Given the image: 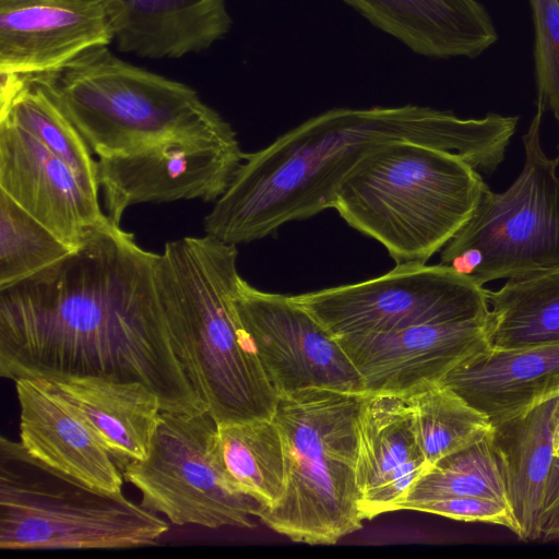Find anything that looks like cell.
I'll return each instance as SVG.
<instances>
[{
	"label": "cell",
	"instance_id": "cell-1",
	"mask_svg": "<svg viewBox=\"0 0 559 559\" xmlns=\"http://www.w3.org/2000/svg\"><path fill=\"white\" fill-rule=\"evenodd\" d=\"M157 254L108 219L60 262L0 289V376L140 382L163 411L207 413L170 342Z\"/></svg>",
	"mask_w": 559,
	"mask_h": 559
},
{
	"label": "cell",
	"instance_id": "cell-2",
	"mask_svg": "<svg viewBox=\"0 0 559 559\" xmlns=\"http://www.w3.org/2000/svg\"><path fill=\"white\" fill-rule=\"evenodd\" d=\"M518 122L515 116L461 118L417 105L330 109L264 148L245 153L227 190L204 217L205 234L237 246L333 209L343 177L370 150L388 142L450 151L491 175L503 162Z\"/></svg>",
	"mask_w": 559,
	"mask_h": 559
},
{
	"label": "cell",
	"instance_id": "cell-3",
	"mask_svg": "<svg viewBox=\"0 0 559 559\" xmlns=\"http://www.w3.org/2000/svg\"><path fill=\"white\" fill-rule=\"evenodd\" d=\"M237 257L205 234L168 241L154 267L174 352L217 425L271 419L280 399L235 307Z\"/></svg>",
	"mask_w": 559,
	"mask_h": 559
},
{
	"label": "cell",
	"instance_id": "cell-4",
	"mask_svg": "<svg viewBox=\"0 0 559 559\" xmlns=\"http://www.w3.org/2000/svg\"><path fill=\"white\" fill-rule=\"evenodd\" d=\"M485 185L456 153L393 141L370 150L343 177L333 209L380 242L395 265L427 263L469 218Z\"/></svg>",
	"mask_w": 559,
	"mask_h": 559
},
{
	"label": "cell",
	"instance_id": "cell-5",
	"mask_svg": "<svg viewBox=\"0 0 559 559\" xmlns=\"http://www.w3.org/2000/svg\"><path fill=\"white\" fill-rule=\"evenodd\" d=\"M366 392L311 386L281 395L274 421L286 454L282 499L260 520L295 543L333 545L365 521L357 484Z\"/></svg>",
	"mask_w": 559,
	"mask_h": 559
},
{
	"label": "cell",
	"instance_id": "cell-6",
	"mask_svg": "<svg viewBox=\"0 0 559 559\" xmlns=\"http://www.w3.org/2000/svg\"><path fill=\"white\" fill-rule=\"evenodd\" d=\"M25 78L51 96L98 158L176 135L234 131L191 86L128 63L108 46Z\"/></svg>",
	"mask_w": 559,
	"mask_h": 559
},
{
	"label": "cell",
	"instance_id": "cell-7",
	"mask_svg": "<svg viewBox=\"0 0 559 559\" xmlns=\"http://www.w3.org/2000/svg\"><path fill=\"white\" fill-rule=\"evenodd\" d=\"M156 513L92 487L0 439V548L151 546L168 531Z\"/></svg>",
	"mask_w": 559,
	"mask_h": 559
},
{
	"label": "cell",
	"instance_id": "cell-8",
	"mask_svg": "<svg viewBox=\"0 0 559 559\" xmlns=\"http://www.w3.org/2000/svg\"><path fill=\"white\" fill-rule=\"evenodd\" d=\"M544 112L536 106L523 135L518 178L501 193L485 185L472 215L441 250L440 264L479 286L559 264V156L543 148Z\"/></svg>",
	"mask_w": 559,
	"mask_h": 559
},
{
	"label": "cell",
	"instance_id": "cell-9",
	"mask_svg": "<svg viewBox=\"0 0 559 559\" xmlns=\"http://www.w3.org/2000/svg\"><path fill=\"white\" fill-rule=\"evenodd\" d=\"M217 424L207 413L163 411L145 459L129 463L123 479L141 506L175 525L252 527L267 507L245 492L225 471L217 451Z\"/></svg>",
	"mask_w": 559,
	"mask_h": 559
},
{
	"label": "cell",
	"instance_id": "cell-10",
	"mask_svg": "<svg viewBox=\"0 0 559 559\" xmlns=\"http://www.w3.org/2000/svg\"><path fill=\"white\" fill-rule=\"evenodd\" d=\"M292 297L336 338L489 314L488 289L440 263Z\"/></svg>",
	"mask_w": 559,
	"mask_h": 559
},
{
	"label": "cell",
	"instance_id": "cell-11",
	"mask_svg": "<svg viewBox=\"0 0 559 559\" xmlns=\"http://www.w3.org/2000/svg\"><path fill=\"white\" fill-rule=\"evenodd\" d=\"M243 155L234 130L176 135L129 154L99 157L106 215L120 225L126 210L139 203L216 202Z\"/></svg>",
	"mask_w": 559,
	"mask_h": 559
},
{
	"label": "cell",
	"instance_id": "cell-12",
	"mask_svg": "<svg viewBox=\"0 0 559 559\" xmlns=\"http://www.w3.org/2000/svg\"><path fill=\"white\" fill-rule=\"evenodd\" d=\"M234 300L280 396L311 386L365 392L361 376L336 337L292 296L260 290L240 276Z\"/></svg>",
	"mask_w": 559,
	"mask_h": 559
},
{
	"label": "cell",
	"instance_id": "cell-13",
	"mask_svg": "<svg viewBox=\"0 0 559 559\" xmlns=\"http://www.w3.org/2000/svg\"><path fill=\"white\" fill-rule=\"evenodd\" d=\"M336 340L361 376L366 393H406L421 383L440 381L457 365L490 347L488 317Z\"/></svg>",
	"mask_w": 559,
	"mask_h": 559
},
{
	"label": "cell",
	"instance_id": "cell-14",
	"mask_svg": "<svg viewBox=\"0 0 559 559\" xmlns=\"http://www.w3.org/2000/svg\"><path fill=\"white\" fill-rule=\"evenodd\" d=\"M115 0H0V71H56L115 40Z\"/></svg>",
	"mask_w": 559,
	"mask_h": 559
},
{
	"label": "cell",
	"instance_id": "cell-15",
	"mask_svg": "<svg viewBox=\"0 0 559 559\" xmlns=\"http://www.w3.org/2000/svg\"><path fill=\"white\" fill-rule=\"evenodd\" d=\"M0 190L73 247L108 221L67 164L5 120L0 121Z\"/></svg>",
	"mask_w": 559,
	"mask_h": 559
},
{
	"label": "cell",
	"instance_id": "cell-16",
	"mask_svg": "<svg viewBox=\"0 0 559 559\" xmlns=\"http://www.w3.org/2000/svg\"><path fill=\"white\" fill-rule=\"evenodd\" d=\"M496 452L521 540H540L559 491V395L492 424Z\"/></svg>",
	"mask_w": 559,
	"mask_h": 559
},
{
	"label": "cell",
	"instance_id": "cell-17",
	"mask_svg": "<svg viewBox=\"0 0 559 559\" xmlns=\"http://www.w3.org/2000/svg\"><path fill=\"white\" fill-rule=\"evenodd\" d=\"M429 468L406 393H366L359 416L357 484L365 520L396 511Z\"/></svg>",
	"mask_w": 559,
	"mask_h": 559
},
{
	"label": "cell",
	"instance_id": "cell-18",
	"mask_svg": "<svg viewBox=\"0 0 559 559\" xmlns=\"http://www.w3.org/2000/svg\"><path fill=\"white\" fill-rule=\"evenodd\" d=\"M14 383L24 449L92 487L122 492V472L81 416L38 379L23 378Z\"/></svg>",
	"mask_w": 559,
	"mask_h": 559
},
{
	"label": "cell",
	"instance_id": "cell-19",
	"mask_svg": "<svg viewBox=\"0 0 559 559\" xmlns=\"http://www.w3.org/2000/svg\"><path fill=\"white\" fill-rule=\"evenodd\" d=\"M440 382L496 424L559 395V341L511 349L489 347L457 365Z\"/></svg>",
	"mask_w": 559,
	"mask_h": 559
},
{
	"label": "cell",
	"instance_id": "cell-20",
	"mask_svg": "<svg viewBox=\"0 0 559 559\" xmlns=\"http://www.w3.org/2000/svg\"><path fill=\"white\" fill-rule=\"evenodd\" d=\"M372 25L430 58H474L498 38L477 0H344Z\"/></svg>",
	"mask_w": 559,
	"mask_h": 559
},
{
	"label": "cell",
	"instance_id": "cell-21",
	"mask_svg": "<svg viewBox=\"0 0 559 559\" xmlns=\"http://www.w3.org/2000/svg\"><path fill=\"white\" fill-rule=\"evenodd\" d=\"M38 380L81 416L121 472L146 457L163 412L158 396L146 385L99 377Z\"/></svg>",
	"mask_w": 559,
	"mask_h": 559
},
{
	"label": "cell",
	"instance_id": "cell-22",
	"mask_svg": "<svg viewBox=\"0 0 559 559\" xmlns=\"http://www.w3.org/2000/svg\"><path fill=\"white\" fill-rule=\"evenodd\" d=\"M117 48L142 58L198 53L231 27L226 0H115Z\"/></svg>",
	"mask_w": 559,
	"mask_h": 559
},
{
	"label": "cell",
	"instance_id": "cell-23",
	"mask_svg": "<svg viewBox=\"0 0 559 559\" xmlns=\"http://www.w3.org/2000/svg\"><path fill=\"white\" fill-rule=\"evenodd\" d=\"M488 340L498 349L559 341V264L488 290Z\"/></svg>",
	"mask_w": 559,
	"mask_h": 559
},
{
	"label": "cell",
	"instance_id": "cell-24",
	"mask_svg": "<svg viewBox=\"0 0 559 559\" xmlns=\"http://www.w3.org/2000/svg\"><path fill=\"white\" fill-rule=\"evenodd\" d=\"M217 451L229 477L267 509L283 497L286 454L281 430L273 418L218 424Z\"/></svg>",
	"mask_w": 559,
	"mask_h": 559
},
{
	"label": "cell",
	"instance_id": "cell-25",
	"mask_svg": "<svg viewBox=\"0 0 559 559\" xmlns=\"http://www.w3.org/2000/svg\"><path fill=\"white\" fill-rule=\"evenodd\" d=\"M4 120L29 133L67 164L81 186L98 200V163L93 158V152L40 85L25 78L11 103L0 110V121Z\"/></svg>",
	"mask_w": 559,
	"mask_h": 559
},
{
	"label": "cell",
	"instance_id": "cell-26",
	"mask_svg": "<svg viewBox=\"0 0 559 559\" xmlns=\"http://www.w3.org/2000/svg\"><path fill=\"white\" fill-rule=\"evenodd\" d=\"M417 438L430 466L488 436L489 418L440 381L421 383L406 392Z\"/></svg>",
	"mask_w": 559,
	"mask_h": 559
},
{
	"label": "cell",
	"instance_id": "cell-27",
	"mask_svg": "<svg viewBox=\"0 0 559 559\" xmlns=\"http://www.w3.org/2000/svg\"><path fill=\"white\" fill-rule=\"evenodd\" d=\"M455 497H480L508 503L490 433L430 466L397 510L409 502Z\"/></svg>",
	"mask_w": 559,
	"mask_h": 559
},
{
	"label": "cell",
	"instance_id": "cell-28",
	"mask_svg": "<svg viewBox=\"0 0 559 559\" xmlns=\"http://www.w3.org/2000/svg\"><path fill=\"white\" fill-rule=\"evenodd\" d=\"M76 248L56 236L0 190V289L55 265Z\"/></svg>",
	"mask_w": 559,
	"mask_h": 559
},
{
	"label": "cell",
	"instance_id": "cell-29",
	"mask_svg": "<svg viewBox=\"0 0 559 559\" xmlns=\"http://www.w3.org/2000/svg\"><path fill=\"white\" fill-rule=\"evenodd\" d=\"M530 3L535 27L536 106L550 109L559 127V0Z\"/></svg>",
	"mask_w": 559,
	"mask_h": 559
},
{
	"label": "cell",
	"instance_id": "cell-30",
	"mask_svg": "<svg viewBox=\"0 0 559 559\" xmlns=\"http://www.w3.org/2000/svg\"><path fill=\"white\" fill-rule=\"evenodd\" d=\"M400 510H414L464 522H481L508 528L518 527L508 503L480 497H455L405 503Z\"/></svg>",
	"mask_w": 559,
	"mask_h": 559
},
{
	"label": "cell",
	"instance_id": "cell-31",
	"mask_svg": "<svg viewBox=\"0 0 559 559\" xmlns=\"http://www.w3.org/2000/svg\"><path fill=\"white\" fill-rule=\"evenodd\" d=\"M554 539H559V491L554 504L545 515L540 534L543 542Z\"/></svg>",
	"mask_w": 559,
	"mask_h": 559
}]
</instances>
